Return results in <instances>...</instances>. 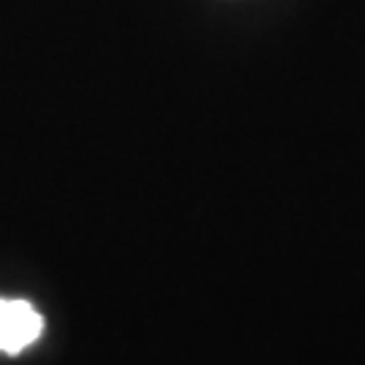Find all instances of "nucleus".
<instances>
[{
	"label": "nucleus",
	"instance_id": "f257e3e1",
	"mask_svg": "<svg viewBox=\"0 0 365 365\" xmlns=\"http://www.w3.org/2000/svg\"><path fill=\"white\" fill-rule=\"evenodd\" d=\"M41 330L43 317L30 303L0 298V352L19 354L33 341H38Z\"/></svg>",
	"mask_w": 365,
	"mask_h": 365
}]
</instances>
